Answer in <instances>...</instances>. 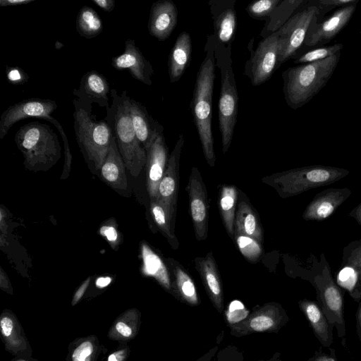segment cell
I'll return each instance as SVG.
<instances>
[{
  "label": "cell",
  "instance_id": "obj_38",
  "mask_svg": "<svg viewBox=\"0 0 361 361\" xmlns=\"http://www.w3.org/2000/svg\"><path fill=\"white\" fill-rule=\"evenodd\" d=\"M345 265L352 267L357 273V280L361 283V245H353L346 251Z\"/></svg>",
  "mask_w": 361,
  "mask_h": 361
},
{
  "label": "cell",
  "instance_id": "obj_1",
  "mask_svg": "<svg viewBox=\"0 0 361 361\" xmlns=\"http://www.w3.org/2000/svg\"><path fill=\"white\" fill-rule=\"evenodd\" d=\"M216 45L214 35H209L204 46V57L197 73L190 103V109L203 154L211 167L214 166L216 161L212 129Z\"/></svg>",
  "mask_w": 361,
  "mask_h": 361
},
{
  "label": "cell",
  "instance_id": "obj_23",
  "mask_svg": "<svg viewBox=\"0 0 361 361\" xmlns=\"http://www.w3.org/2000/svg\"><path fill=\"white\" fill-rule=\"evenodd\" d=\"M129 109L137 137L147 152L157 137L164 133V128L150 116L142 104L131 97Z\"/></svg>",
  "mask_w": 361,
  "mask_h": 361
},
{
  "label": "cell",
  "instance_id": "obj_39",
  "mask_svg": "<svg viewBox=\"0 0 361 361\" xmlns=\"http://www.w3.org/2000/svg\"><path fill=\"white\" fill-rule=\"evenodd\" d=\"M6 75L8 82L14 85H23L29 80L28 75L18 66H7Z\"/></svg>",
  "mask_w": 361,
  "mask_h": 361
},
{
  "label": "cell",
  "instance_id": "obj_48",
  "mask_svg": "<svg viewBox=\"0 0 361 361\" xmlns=\"http://www.w3.org/2000/svg\"><path fill=\"white\" fill-rule=\"evenodd\" d=\"M35 0H0V6L26 5Z\"/></svg>",
  "mask_w": 361,
  "mask_h": 361
},
{
  "label": "cell",
  "instance_id": "obj_51",
  "mask_svg": "<svg viewBox=\"0 0 361 361\" xmlns=\"http://www.w3.org/2000/svg\"><path fill=\"white\" fill-rule=\"evenodd\" d=\"M350 216L361 225V203L352 211Z\"/></svg>",
  "mask_w": 361,
  "mask_h": 361
},
{
  "label": "cell",
  "instance_id": "obj_21",
  "mask_svg": "<svg viewBox=\"0 0 361 361\" xmlns=\"http://www.w3.org/2000/svg\"><path fill=\"white\" fill-rule=\"evenodd\" d=\"M178 23V10L171 0H159L152 4L149 20V34L159 41L169 38Z\"/></svg>",
  "mask_w": 361,
  "mask_h": 361
},
{
  "label": "cell",
  "instance_id": "obj_18",
  "mask_svg": "<svg viewBox=\"0 0 361 361\" xmlns=\"http://www.w3.org/2000/svg\"><path fill=\"white\" fill-rule=\"evenodd\" d=\"M214 24V35L218 44L231 47L234 40L237 18L235 0H211L208 2Z\"/></svg>",
  "mask_w": 361,
  "mask_h": 361
},
{
  "label": "cell",
  "instance_id": "obj_24",
  "mask_svg": "<svg viewBox=\"0 0 361 361\" xmlns=\"http://www.w3.org/2000/svg\"><path fill=\"white\" fill-rule=\"evenodd\" d=\"M169 271L171 294L178 300L190 306H197L200 300L194 281L184 267L171 257L166 259Z\"/></svg>",
  "mask_w": 361,
  "mask_h": 361
},
{
  "label": "cell",
  "instance_id": "obj_12",
  "mask_svg": "<svg viewBox=\"0 0 361 361\" xmlns=\"http://www.w3.org/2000/svg\"><path fill=\"white\" fill-rule=\"evenodd\" d=\"M357 4L337 8L319 21L317 15L310 23L304 45L314 48L325 46L348 24L355 12Z\"/></svg>",
  "mask_w": 361,
  "mask_h": 361
},
{
  "label": "cell",
  "instance_id": "obj_34",
  "mask_svg": "<svg viewBox=\"0 0 361 361\" xmlns=\"http://www.w3.org/2000/svg\"><path fill=\"white\" fill-rule=\"evenodd\" d=\"M343 48V45L341 43L315 47L298 56L294 63L305 64L322 61L341 52Z\"/></svg>",
  "mask_w": 361,
  "mask_h": 361
},
{
  "label": "cell",
  "instance_id": "obj_56",
  "mask_svg": "<svg viewBox=\"0 0 361 361\" xmlns=\"http://www.w3.org/2000/svg\"><path fill=\"white\" fill-rule=\"evenodd\" d=\"M108 361H118V360L114 354H111L109 356Z\"/></svg>",
  "mask_w": 361,
  "mask_h": 361
},
{
  "label": "cell",
  "instance_id": "obj_27",
  "mask_svg": "<svg viewBox=\"0 0 361 361\" xmlns=\"http://www.w3.org/2000/svg\"><path fill=\"white\" fill-rule=\"evenodd\" d=\"M191 54L190 35L183 31L178 36L169 56L168 71L171 82H176L180 79L190 64Z\"/></svg>",
  "mask_w": 361,
  "mask_h": 361
},
{
  "label": "cell",
  "instance_id": "obj_19",
  "mask_svg": "<svg viewBox=\"0 0 361 361\" xmlns=\"http://www.w3.org/2000/svg\"><path fill=\"white\" fill-rule=\"evenodd\" d=\"M146 186L151 200L157 197L160 181L168 162V147L164 133H160L146 152Z\"/></svg>",
  "mask_w": 361,
  "mask_h": 361
},
{
  "label": "cell",
  "instance_id": "obj_13",
  "mask_svg": "<svg viewBox=\"0 0 361 361\" xmlns=\"http://www.w3.org/2000/svg\"><path fill=\"white\" fill-rule=\"evenodd\" d=\"M186 190L195 238L198 241L206 240L209 223L208 195L201 173L196 166L191 169Z\"/></svg>",
  "mask_w": 361,
  "mask_h": 361
},
{
  "label": "cell",
  "instance_id": "obj_14",
  "mask_svg": "<svg viewBox=\"0 0 361 361\" xmlns=\"http://www.w3.org/2000/svg\"><path fill=\"white\" fill-rule=\"evenodd\" d=\"M55 101L49 99L31 98L16 102L5 109L0 116V139L18 121L29 118L43 119L57 109Z\"/></svg>",
  "mask_w": 361,
  "mask_h": 361
},
{
  "label": "cell",
  "instance_id": "obj_30",
  "mask_svg": "<svg viewBox=\"0 0 361 361\" xmlns=\"http://www.w3.org/2000/svg\"><path fill=\"white\" fill-rule=\"evenodd\" d=\"M238 200V190L233 185H224L219 191V209L228 236L235 241L234 221Z\"/></svg>",
  "mask_w": 361,
  "mask_h": 361
},
{
  "label": "cell",
  "instance_id": "obj_55",
  "mask_svg": "<svg viewBox=\"0 0 361 361\" xmlns=\"http://www.w3.org/2000/svg\"><path fill=\"white\" fill-rule=\"evenodd\" d=\"M279 356H280V354L279 353H275L271 359H269L267 361H282L281 360H279Z\"/></svg>",
  "mask_w": 361,
  "mask_h": 361
},
{
  "label": "cell",
  "instance_id": "obj_10",
  "mask_svg": "<svg viewBox=\"0 0 361 361\" xmlns=\"http://www.w3.org/2000/svg\"><path fill=\"white\" fill-rule=\"evenodd\" d=\"M250 43L248 48L250 59L245 65L244 75L253 86H259L267 81L277 68L279 59V37L277 32L263 38L256 49L252 50Z\"/></svg>",
  "mask_w": 361,
  "mask_h": 361
},
{
  "label": "cell",
  "instance_id": "obj_47",
  "mask_svg": "<svg viewBox=\"0 0 361 361\" xmlns=\"http://www.w3.org/2000/svg\"><path fill=\"white\" fill-rule=\"evenodd\" d=\"M116 331L124 337H129L132 334V329L123 322H118L116 324Z\"/></svg>",
  "mask_w": 361,
  "mask_h": 361
},
{
  "label": "cell",
  "instance_id": "obj_43",
  "mask_svg": "<svg viewBox=\"0 0 361 361\" xmlns=\"http://www.w3.org/2000/svg\"><path fill=\"white\" fill-rule=\"evenodd\" d=\"M100 234L104 236L112 247L118 245V232L114 225L109 224L103 225L99 230Z\"/></svg>",
  "mask_w": 361,
  "mask_h": 361
},
{
  "label": "cell",
  "instance_id": "obj_53",
  "mask_svg": "<svg viewBox=\"0 0 361 361\" xmlns=\"http://www.w3.org/2000/svg\"><path fill=\"white\" fill-rule=\"evenodd\" d=\"M357 324L360 329V333L361 334V303L359 306L357 311Z\"/></svg>",
  "mask_w": 361,
  "mask_h": 361
},
{
  "label": "cell",
  "instance_id": "obj_7",
  "mask_svg": "<svg viewBox=\"0 0 361 361\" xmlns=\"http://www.w3.org/2000/svg\"><path fill=\"white\" fill-rule=\"evenodd\" d=\"M348 173L349 171L344 169L317 165L276 173L262 178V180L273 187L281 197L287 198L330 185Z\"/></svg>",
  "mask_w": 361,
  "mask_h": 361
},
{
  "label": "cell",
  "instance_id": "obj_35",
  "mask_svg": "<svg viewBox=\"0 0 361 361\" xmlns=\"http://www.w3.org/2000/svg\"><path fill=\"white\" fill-rule=\"evenodd\" d=\"M235 242L241 254L250 262L258 261L264 252L263 245L251 237L237 235Z\"/></svg>",
  "mask_w": 361,
  "mask_h": 361
},
{
  "label": "cell",
  "instance_id": "obj_8",
  "mask_svg": "<svg viewBox=\"0 0 361 361\" xmlns=\"http://www.w3.org/2000/svg\"><path fill=\"white\" fill-rule=\"evenodd\" d=\"M319 12V8L314 0L307 1L302 8L295 12L277 31L279 37L277 68L292 58L304 45L310 23Z\"/></svg>",
  "mask_w": 361,
  "mask_h": 361
},
{
  "label": "cell",
  "instance_id": "obj_52",
  "mask_svg": "<svg viewBox=\"0 0 361 361\" xmlns=\"http://www.w3.org/2000/svg\"><path fill=\"white\" fill-rule=\"evenodd\" d=\"M111 282V279L106 277V278H99L97 279L96 285L99 288H103L109 284Z\"/></svg>",
  "mask_w": 361,
  "mask_h": 361
},
{
  "label": "cell",
  "instance_id": "obj_28",
  "mask_svg": "<svg viewBox=\"0 0 361 361\" xmlns=\"http://www.w3.org/2000/svg\"><path fill=\"white\" fill-rule=\"evenodd\" d=\"M140 253L143 273L154 278L166 290L171 293L169 271L159 255L145 242H142L140 245Z\"/></svg>",
  "mask_w": 361,
  "mask_h": 361
},
{
  "label": "cell",
  "instance_id": "obj_5",
  "mask_svg": "<svg viewBox=\"0 0 361 361\" xmlns=\"http://www.w3.org/2000/svg\"><path fill=\"white\" fill-rule=\"evenodd\" d=\"M214 55L216 66L221 76L218 118L222 150L226 154L230 148L237 121L238 94L233 70L231 47H226L216 42Z\"/></svg>",
  "mask_w": 361,
  "mask_h": 361
},
{
  "label": "cell",
  "instance_id": "obj_4",
  "mask_svg": "<svg viewBox=\"0 0 361 361\" xmlns=\"http://www.w3.org/2000/svg\"><path fill=\"white\" fill-rule=\"evenodd\" d=\"M14 141L23 155L25 168L30 171H47L61 158L58 135L48 124L39 121L26 123L16 133Z\"/></svg>",
  "mask_w": 361,
  "mask_h": 361
},
{
  "label": "cell",
  "instance_id": "obj_40",
  "mask_svg": "<svg viewBox=\"0 0 361 361\" xmlns=\"http://www.w3.org/2000/svg\"><path fill=\"white\" fill-rule=\"evenodd\" d=\"M357 280V275L356 271L348 266H345L343 268L338 276V281L341 286L345 287L349 290H352Z\"/></svg>",
  "mask_w": 361,
  "mask_h": 361
},
{
  "label": "cell",
  "instance_id": "obj_46",
  "mask_svg": "<svg viewBox=\"0 0 361 361\" xmlns=\"http://www.w3.org/2000/svg\"><path fill=\"white\" fill-rule=\"evenodd\" d=\"M90 279H91L90 277L87 278L81 284V286L79 287V288L76 290V292L73 296V301H72L73 305H75L79 301V300L82 297V295H84L85 290H87V288L90 284Z\"/></svg>",
  "mask_w": 361,
  "mask_h": 361
},
{
  "label": "cell",
  "instance_id": "obj_17",
  "mask_svg": "<svg viewBox=\"0 0 361 361\" xmlns=\"http://www.w3.org/2000/svg\"><path fill=\"white\" fill-rule=\"evenodd\" d=\"M111 65L118 71H128L135 79L145 85L152 84L153 67L137 47L134 39H128L125 42L123 52L112 58Z\"/></svg>",
  "mask_w": 361,
  "mask_h": 361
},
{
  "label": "cell",
  "instance_id": "obj_16",
  "mask_svg": "<svg viewBox=\"0 0 361 361\" xmlns=\"http://www.w3.org/2000/svg\"><path fill=\"white\" fill-rule=\"evenodd\" d=\"M110 85L106 78L96 71L85 73L81 78L78 89H74L73 94L82 106L91 113L92 103L100 107L108 108Z\"/></svg>",
  "mask_w": 361,
  "mask_h": 361
},
{
  "label": "cell",
  "instance_id": "obj_22",
  "mask_svg": "<svg viewBox=\"0 0 361 361\" xmlns=\"http://www.w3.org/2000/svg\"><path fill=\"white\" fill-rule=\"evenodd\" d=\"M348 188H329L318 193L307 205L302 218L322 221L328 218L350 195Z\"/></svg>",
  "mask_w": 361,
  "mask_h": 361
},
{
  "label": "cell",
  "instance_id": "obj_29",
  "mask_svg": "<svg viewBox=\"0 0 361 361\" xmlns=\"http://www.w3.org/2000/svg\"><path fill=\"white\" fill-rule=\"evenodd\" d=\"M299 306L309 320L321 343L324 346H329L332 343L331 329L322 310L316 303L307 300L300 301Z\"/></svg>",
  "mask_w": 361,
  "mask_h": 361
},
{
  "label": "cell",
  "instance_id": "obj_6",
  "mask_svg": "<svg viewBox=\"0 0 361 361\" xmlns=\"http://www.w3.org/2000/svg\"><path fill=\"white\" fill-rule=\"evenodd\" d=\"M73 128L87 162L99 171L110 149L114 135L105 120L96 121L77 99L73 100Z\"/></svg>",
  "mask_w": 361,
  "mask_h": 361
},
{
  "label": "cell",
  "instance_id": "obj_11",
  "mask_svg": "<svg viewBox=\"0 0 361 361\" xmlns=\"http://www.w3.org/2000/svg\"><path fill=\"white\" fill-rule=\"evenodd\" d=\"M184 142V135L180 134L169 157L166 170L159 185L157 197L156 198L161 202L166 209L173 230L177 212L180 159Z\"/></svg>",
  "mask_w": 361,
  "mask_h": 361
},
{
  "label": "cell",
  "instance_id": "obj_42",
  "mask_svg": "<svg viewBox=\"0 0 361 361\" xmlns=\"http://www.w3.org/2000/svg\"><path fill=\"white\" fill-rule=\"evenodd\" d=\"M93 352V345L90 341H85L78 345L72 355L73 361H86Z\"/></svg>",
  "mask_w": 361,
  "mask_h": 361
},
{
  "label": "cell",
  "instance_id": "obj_15",
  "mask_svg": "<svg viewBox=\"0 0 361 361\" xmlns=\"http://www.w3.org/2000/svg\"><path fill=\"white\" fill-rule=\"evenodd\" d=\"M315 281L324 314L328 322L336 328L338 336L343 337L345 331L341 291L334 283L327 268Z\"/></svg>",
  "mask_w": 361,
  "mask_h": 361
},
{
  "label": "cell",
  "instance_id": "obj_36",
  "mask_svg": "<svg viewBox=\"0 0 361 361\" xmlns=\"http://www.w3.org/2000/svg\"><path fill=\"white\" fill-rule=\"evenodd\" d=\"M281 0H259L250 3L246 11L254 19L267 20Z\"/></svg>",
  "mask_w": 361,
  "mask_h": 361
},
{
  "label": "cell",
  "instance_id": "obj_9",
  "mask_svg": "<svg viewBox=\"0 0 361 361\" xmlns=\"http://www.w3.org/2000/svg\"><path fill=\"white\" fill-rule=\"evenodd\" d=\"M288 320V317L281 304L267 302L257 307L241 322L230 325V333L235 337L254 333H276Z\"/></svg>",
  "mask_w": 361,
  "mask_h": 361
},
{
  "label": "cell",
  "instance_id": "obj_3",
  "mask_svg": "<svg viewBox=\"0 0 361 361\" xmlns=\"http://www.w3.org/2000/svg\"><path fill=\"white\" fill-rule=\"evenodd\" d=\"M341 52L322 61L290 67L282 73L287 104L298 109L309 102L328 82L336 70Z\"/></svg>",
  "mask_w": 361,
  "mask_h": 361
},
{
  "label": "cell",
  "instance_id": "obj_50",
  "mask_svg": "<svg viewBox=\"0 0 361 361\" xmlns=\"http://www.w3.org/2000/svg\"><path fill=\"white\" fill-rule=\"evenodd\" d=\"M0 281L1 288H7L8 287V276L1 267L0 268Z\"/></svg>",
  "mask_w": 361,
  "mask_h": 361
},
{
  "label": "cell",
  "instance_id": "obj_41",
  "mask_svg": "<svg viewBox=\"0 0 361 361\" xmlns=\"http://www.w3.org/2000/svg\"><path fill=\"white\" fill-rule=\"evenodd\" d=\"M243 355L235 346L230 345L220 350L217 361H243Z\"/></svg>",
  "mask_w": 361,
  "mask_h": 361
},
{
  "label": "cell",
  "instance_id": "obj_37",
  "mask_svg": "<svg viewBox=\"0 0 361 361\" xmlns=\"http://www.w3.org/2000/svg\"><path fill=\"white\" fill-rule=\"evenodd\" d=\"M44 121H47L55 126V127L59 130L61 134L63 142V152H64V165L63 169V173L61 176V179L66 178L70 173L71 162H72V155L71 154L69 143L68 137L66 136V133L63 130V128L61 123L53 116H47L43 118Z\"/></svg>",
  "mask_w": 361,
  "mask_h": 361
},
{
  "label": "cell",
  "instance_id": "obj_20",
  "mask_svg": "<svg viewBox=\"0 0 361 361\" xmlns=\"http://www.w3.org/2000/svg\"><path fill=\"white\" fill-rule=\"evenodd\" d=\"M195 265L211 302L219 313H222L224 311V289L213 252L210 251L203 257H196Z\"/></svg>",
  "mask_w": 361,
  "mask_h": 361
},
{
  "label": "cell",
  "instance_id": "obj_26",
  "mask_svg": "<svg viewBox=\"0 0 361 361\" xmlns=\"http://www.w3.org/2000/svg\"><path fill=\"white\" fill-rule=\"evenodd\" d=\"M234 235L251 237L263 245L264 231L259 216L248 201L241 200L237 204Z\"/></svg>",
  "mask_w": 361,
  "mask_h": 361
},
{
  "label": "cell",
  "instance_id": "obj_57",
  "mask_svg": "<svg viewBox=\"0 0 361 361\" xmlns=\"http://www.w3.org/2000/svg\"><path fill=\"white\" fill-rule=\"evenodd\" d=\"M257 361H267V360H257Z\"/></svg>",
  "mask_w": 361,
  "mask_h": 361
},
{
  "label": "cell",
  "instance_id": "obj_49",
  "mask_svg": "<svg viewBox=\"0 0 361 361\" xmlns=\"http://www.w3.org/2000/svg\"><path fill=\"white\" fill-rule=\"evenodd\" d=\"M219 349V345H215L209 349L206 353L200 357L197 361H211L213 357L216 355Z\"/></svg>",
  "mask_w": 361,
  "mask_h": 361
},
{
  "label": "cell",
  "instance_id": "obj_54",
  "mask_svg": "<svg viewBox=\"0 0 361 361\" xmlns=\"http://www.w3.org/2000/svg\"><path fill=\"white\" fill-rule=\"evenodd\" d=\"M315 361H334L332 358L323 356L318 357Z\"/></svg>",
  "mask_w": 361,
  "mask_h": 361
},
{
  "label": "cell",
  "instance_id": "obj_2",
  "mask_svg": "<svg viewBox=\"0 0 361 361\" xmlns=\"http://www.w3.org/2000/svg\"><path fill=\"white\" fill-rule=\"evenodd\" d=\"M111 106L106 108L105 121L110 126L126 169L137 177L145 166L147 153L137 137L129 109L130 97L126 90L118 94L111 90Z\"/></svg>",
  "mask_w": 361,
  "mask_h": 361
},
{
  "label": "cell",
  "instance_id": "obj_31",
  "mask_svg": "<svg viewBox=\"0 0 361 361\" xmlns=\"http://www.w3.org/2000/svg\"><path fill=\"white\" fill-rule=\"evenodd\" d=\"M305 3L304 0H281L266 20L261 36L265 38L277 32Z\"/></svg>",
  "mask_w": 361,
  "mask_h": 361
},
{
  "label": "cell",
  "instance_id": "obj_58",
  "mask_svg": "<svg viewBox=\"0 0 361 361\" xmlns=\"http://www.w3.org/2000/svg\"><path fill=\"white\" fill-rule=\"evenodd\" d=\"M360 38H361V31H360Z\"/></svg>",
  "mask_w": 361,
  "mask_h": 361
},
{
  "label": "cell",
  "instance_id": "obj_44",
  "mask_svg": "<svg viewBox=\"0 0 361 361\" xmlns=\"http://www.w3.org/2000/svg\"><path fill=\"white\" fill-rule=\"evenodd\" d=\"M0 326L3 335L9 336L13 328V321L8 317H3L0 321Z\"/></svg>",
  "mask_w": 361,
  "mask_h": 361
},
{
  "label": "cell",
  "instance_id": "obj_25",
  "mask_svg": "<svg viewBox=\"0 0 361 361\" xmlns=\"http://www.w3.org/2000/svg\"><path fill=\"white\" fill-rule=\"evenodd\" d=\"M126 165L114 138L109 153L100 169L104 182L114 190H124L128 188Z\"/></svg>",
  "mask_w": 361,
  "mask_h": 361
},
{
  "label": "cell",
  "instance_id": "obj_33",
  "mask_svg": "<svg viewBox=\"0 0 361 361\" xmlns=\"http://www.w3.org/2000/svg\"><path fill=\"white\" fill-rule=\"evenodd\" d=\"M149 208L152 219L161 234L166 238L171 247L177 250L179 243L174 234L166 209L157 199L150 200Z\"/></svg>",
  "mask_w": 361,
  "mask_h": 361
},
{
  "label": "cell",
  "instance_id": "obj_45",
  "mask_svg": "<svg viewBox=\"0 0 361 361\" xmlns=\"http://www.w3.org/2000/svg\"><path fill=\"white\" fill-rule=\"evenodd\" d=\"M92 1L106 12L112 11L116 5L114 0H92Z\"/></svg>",
  "mask_w": 361,
  "mask_h": 361
},
{
  "label": "cell",
  "instance_id": "obj_32",
  "mask_svg": "<svg viewBox=\"0 0 361 361\" xmlns=\"http://www.w3.org/2000/svg\"><path fill=\"white\" fill-rule=\"evenodd\" d=\"M75 27L79 35L92 39L102 32L103 23L95 10L88 6H84L77 14Z\"/></svg>",
  "mask_w": 361,
  "mask_h": 361
}]
</instances>
